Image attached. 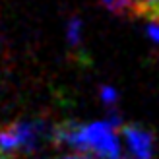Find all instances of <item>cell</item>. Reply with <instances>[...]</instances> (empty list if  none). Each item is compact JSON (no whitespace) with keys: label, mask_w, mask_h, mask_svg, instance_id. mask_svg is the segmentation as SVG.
Here are the masks:
<instances>
[{"label":"cell","mask_w":159,"mask_h":159,"mask_svg":"<svg viewBox=\"0 0 159 159\" xmlns=\"http://www.w3.org/2000/svg\"><path fill=\"white\" fill-rule=\"evenodd\" d=\"M47 134L43 120L10 122L0 126V159H18L37 149L41 136Z\"/></svg>","instance_id":"cell-1"},{"label":"cell","mask_w":159,"mask_h":159,"mask_svg":"<svg viewBox=\"0 0 159 159\" xmlns=\"http://www.w3.org/2000/svg\"><path fill=\"white\" fill-rule=\"evenodd\" d=\"M120 132L136 159H152L153 155V134L138 124H122Z\"/></svg>","instance_id":"cell-2"},{"label":"cell","mask_w":159,"mask_h":159,"mask_svg":"<svg viewBox=\"0 0 159 159\" xmlns=\"http://www.w3.org/2000/svg\"><path fill=\"white\" fill-rule=\"evenodd\" d=\"M97 2L115 16H136L134 0H97Z\"/></svg>","instance_id":"cell-3"},{"label":"cell","mask_w":159,"mask_h":159,"mask_svg":"<svg viewBox=\"0 0 159 159\" xmlns=\"http://www.w3.org/2000/svg\"><path fill=\"white\" fill-rule=\"evenodd\" d=\"M66 33H68V43L72 47H80L82 45V20L80 18H72L68 21V27H66Z\"/></svg>","instance_id":"cell-4"},{"label":"cell","mask_w":159,"mask_h":159,"mask_svg":"<svg viewBox=\"0 0 159 159\" xmlns=\"http://www.w3.org/2000/svg\"><path fill=\"white\" fill-rule=\"evenodd\" d=\"M101 99H103V103H105L107 107H113L115 103H116V99H118V93L113 89V87L103 85L101 87Z\"/></svg>","instance_id":"cell-5"},{"label":"cell","mask_w":159,"mask_h":159,"mask_svg":"<svg viewBox=\"0 0 159 159\" xmlns=\"http://www.w3.org/2000/svg\"><path fill=\"white\" fill-rule=\"evenodd\" d=\"M148 35L159 43V21H153L152 25H148Z\"/></svg>","instance_id":"cell-6"},{"label":"cell","mask_w":159,"mask_h":159,"mask_svg":"<svg viewBox=\"0 0 159 159\" xmlns=\"http://www.w3.org/2000/svg\"><path fill=\"white\" fill-rule=\"evenodd\" d=\"M58 159H97L89 153H82V152H76V153H70V155H64V157H58Z\"/></svg>","instance_id":"cell-7"}]
</instances>
